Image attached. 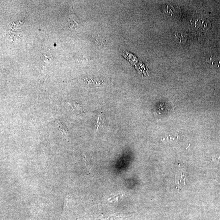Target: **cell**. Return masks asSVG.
Masks as SVG:
<instances>
[{
	"instance_id": "cell-1",
	"label": "cell",
	"mask_w": 220,
	"mask_h": 220,
	"mask_svg": "<svg viewBox=\"0 0 220 220\" xmlns=\"http://www.w3.org/2000/svg\"><path fill=\"white\" fill-rule=\"evenodd\" d=\"M175 184L176 188L181 190L185 185V177L182 173L177 174L176 176Z\"/></svg>"
},
{
	"instance_id": "cell-2",
	"label": "cell",
	"mask_w": 220,
	"mask_h": 220,
	"mask_svg": "<svg viewBox=\"0 0 220 220\" xmlns=\"http://www.w3.org/2000/svg\"><path fill=\"white\" fill-rule=\"evenodd\" d=\"M174 36L176 40L180 44L185 43L188 37V34L186 33L183 32H176Z\"/></svg>"
},
{
	"instance_id": "cell-3",
	"label": "cell",
	"mask_w": 220,
	"mask_h": 220,
	"mask_svg": "<svg viewBox=\"0 0 220 220\" xmlns=\"http://www.w3.org/2000/svg\"><path fill=\"white\" fill-rule=\"evenodd\" d=\"M57 124L58 128L60 132H61L63 134L65 135V136H67V133H68V128L60 120H57Z\"/></svg>"
}]
</instances>
